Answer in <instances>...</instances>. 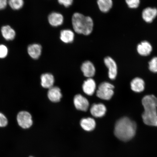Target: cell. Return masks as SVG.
Masks as SVG:
<instances>
[{"mask_svg":"<svg viewBox=\"0 0 157 157\" xmlns=\"http://www.w3.org/2000/svg\"><path fill=\"white\" fill-rule=\"evenodd\" d=\"M72 22L74 31L78 34L88 35L93 32L94 22L90 17L76 13L72 16Z\"/></svg>","mask_w":157,"mask_h":157,"instance_id":"3957f363","label":"cell"},{"mask_svg":"<svg viewBox=\"0 0 157 157\" xmlns=\"http://www.w3.org/2000/svg\"><path fill=\"white\" fill-rule=\"evenodd\" d=\"M59 3L63 5L64 7H70L73 3V0H58Z\"/></svg>","mask_w":157,"mask_h":157,"instance_id":"4316f807","label":"cell"},{"mask_svg":"<svg viewBox=\"0 0 157 157\" xmlns=\"http://www.w3.org/2000/svg\"><path fill=\"white\" fill-rule=\"evenodd\" d=\"M81 70L84 76L88 78L93 77L96 72L94 64L89 61H86L82 64Z\"/></svg>","mask_w":157,"mask_h":157,"instance_id":"8fae6325","label":"cell"},{"mask_svg":"<svg viewBox=\"0 0 157 157\" xmlns=\"http://www.w3.org/2000/svg\"><path fill=\"white\" fill-rule=\"evenodd\" d=\"M106 111V107L102 103L93 104L90 109L91 115L95 117H103L105 115Z\"/></svg>","mask_w":157,"mask_h":157,"instance_id":"30bf717a","label":"cell"},{"mask_svg":"<svg viewBox=\"0 0 157 157\" xmlns=\"http://www.w3.org/2000/svg\"><path fill=\"white\" fill-rule=\"evenodd\" d=\"M104 63L109 69V76L110 79H115L117 73V66L116 63L110 56H107L104 59Z\"/></svg>","mask_w":157,"mask_h":157,"instance_id":"8992f818","label":"cell"},{"mask_svg":"<svg viewBox=\"0 0 157 157\" xmlns=\"http://www.w3.org/2000/svg\"><path fill=\"white\" fill-rule=\"evenodd\" d=\"M137 126L136 123L128 117H123L116 123L114 134L118 139L123 141L131 140L136 133Z\"/></svg>","mask_w":157,"mask_h":157,"instance_id":"6da1fadb","label":"cell"},{"mask_svg":"<svg viewBox=\"0 0 157 157\" xmlns=\"http://www.w3.org/2000/svg\"><path fill=\"white\" fill-rule=\"evenodd\" d=\"M97 4L102 12L106 13L110 10L113 6L112 0H98Z\"/></svg>","mask_w":157,"mask_h":157,"instance_id":"44dd1931","label":"cell"},{"mask_svg":"<svg viewBox=\"0 0 157 157\" xmlns=\"http://www.w3.org/2000/svg\"><path fill=\"white\" fill-rule=\"evenodd\" d=\"M128 6L131 9H137L140 5V0H125Z\"/></svg>","mask_w":157,"mask_h":157,"instance_id":"d4e9b609","label":"cell"},{"mask_svg":"<svg viewBox=\"0 0 157 157\" xmlns=\"http://www.w3.org/2000/svg\"><path fill=\"white\" fill-rule=\"evenodd\" d=\"M41 85L43 87L50 88L53 87L54 82V78L52 74H44L41 76Z\"/></svg>","mask_w":157,"mask_h":157,"instance_id":"d6986e66","label":"cell"},{"mask_svg":"<svg viewBox=\"0 0 157 157\" xmlns=\"http://www.w3.org/2000/svg\"><path fill=\"white\" fill-rule=\"evenodd\" d=\"M42 48L38 44H33L29 45L27 48V52L29 56L34 59L39 58L42 53Z\"/></svg>","mask_w":157,"mask_h":157,"instance_id":"5bb4252c","label":"cell"},{"mask_svg":"<svg viewBox=\"0 0 157 157\" xmlns=\"http://www.w3.org/2000/svg\"><path fill=\"white\" fill-rule=\"evenodd\" d=\"M142 15L145 22L152 23L157 16V9L155 7H147L143 10Z\"/></svg>","mask_w":157,"mask_h":157,"instance_id":"ba28073f","label":"cell"},{"mask_svg":"<svg viewBox=\"0 0 157 157\" xmlns=\"http://www.w3.org/2000/svg\"><path fill=\"white\" fill-rule=\"evenodd\" d=\"M74 103L76 109L79 110L86 111L89 107V103L88 100L80 94L74 97Z\"/></svg>","mask_w":157,"mask_h":157,"instance_id":"52a82bcc","label":"cell"},{"mask_svg":"<svg viewBox=\"0 0 157 157\" xmlns=\"http://www.w3.org/2000/svg\"><path fill=\"white\" fill-rule=\"evenodd\" d=\"M8 49L5 45L0 44V59H4L8 54Z\"/></svg>","mask_w":157,"mask_h":157,"instance_id":"484cf974","label":"cell"},{"mask_svg":"<svg viewBox=\"0 0 157 157\" xmlns=\"http://www.w3.org/2000/svg\"><path fill=\"white\" fill-rule=\"evenodd\" d=\"M149 68L151 71L157 73V57H154L149 62Z\"/></svg>","mask_w":157,"mask_h":157,"instance_id":"cb8c5ba5","label":"cell"},{"mask_svg":"<svg viewBox=\"0 0 157 157\" xmlns=\"http://www.w3.org/2000/svg\"><path fill=\"white\" fill-rule=\"evenodd\" d=\"M9 124V120L4 113L0 112V128L6 127Z\"/></svg>","mask_w":157,"mask_h":157,"instance_id":"603a6c76","label":"cell"},{"mask_svg":"<svg viewBox=\"0 0 157 157\" xmlns=\"http://www.w3.org/2000/svg\"><path fill=\"white\" fill-rule=\"evenodd\" d=\"M74 36V32L70 29H64L60 33V40L65 44H70L73 42Z\"/></svg>","mask_w":157,"mask_h":157,"instance_id":"ffe728a7","label":"cell"},{"mask_svg":"<svg viewBox=\"0 0 157 157\" xmlns=\"http://www.w3.org/2000/svg\"><path fill=\"white\" fill-rule=\"evenodd\" d=\"M114 86L109 82H102L100 84L97 90V97L106 101L111 99L114 94Z\"/></svg>","mask_w":157,"mask_h":157,"instance_id":"277c9868","label":"cell"},{"mask_svg":"<svg viewBox=\"0 0 157 157\" xmlns=\"http://www.w3.org/2000/svg\"><path fill=\"white\" fill-rule=\"evenodd\" d=\"M48 21L50 24L54 27H58L63 23L64 17L61 13L56 12L51 13L48 17Z\"/></svg>","mask_w":157,"mask_h":157,"instance_id":"4fadbf2b","label":"cell"},{"mask_svg":"<svg viewBox=\"0 0 157 157\" xmlns=\"http://www.w3.org/2000/svg\"><path fill=\"white\" fill-rule=\"evenodd\" d=\"M131 87L133 91L136 93H141L144 90V82L140 78H135L131 82Z\"/></svg>","mask_w":157,"mask_h":157,"instance_id":"2e32d148","label":"cell"},{"mask_svg":"<svg viewBox=\"0 0 157 157\" xmlns=\"http://www.w3.org/2000/svg\"><path fill=\"white\" fill-rule=\"evenodd\" d=\"M82 88L84 93L87 95H93L95 93L96 88L95 80L91 78H88L84 82Z\"/></svg>","mask_w":157,"mask_h":157,"instance_id":"7c38bea8","label":"cell"},{"mask_svg":"<svg viewBox=\"0 0 157 157\" xmlns=\"http://www.w3.org/2000/svg\"><path fill=\"white\" fill-rule=\"evenodd\" d=\"M153 50L151 44L148 41H142L137 45V51L138 53L142 56H149Z\"/></svg>","mask_w":157,"mask_h":157,"instance_id":"9c48e42d","label":"cell"},{"mask_svg":"<svg viewBox=\"0 0 157 157\" xmlns=\"http://www.w3.org/2000/svg\"><path fill=\"white\" fill-rule=\"evenodd\" d=\"M82 128L87 131H92L95 129L96 122L94 119L91 117L82 119L80 122Z\"/></svg>","mask_w":157,"mask_h":157,"instance_id":"ac0fdd59","label":"cell"},{"mask_svg":"<svg viewBox=\"0 0 157 157\" xmlns=\"http://www.w3.org/2000/svg\"><path fill=\"white\" fill-rule=\"evenodd\" d=\"M48 97L50 101L54 102H58L60 101L62 97L60 88L57 87H52L49 88Z\"/></svg>","mask_w":157,"mask_h":157,"instance_id":"9a60e30c","label":"cell"},{"mask_svg":"<svg viewBox=\"0 0 157 157\" xmlns=\"http://www.w3.org/2000/svg\"><path fill=\"white\" fill-rule=\"evenodd\" d=\"M155 126L157 127V118L155 121Z\"/></svg>","mask_w":157,"mask_h":157,"instance_id":"f1b7e54d","label":"cell"},{"mask_svg":"<svg viewBox=\"0 0 157 157\" xmlns=\"http://www.w3.org/2000/svg\"><path fill=\"white\" fill-rule=\"evenodd\" d=\"M2 35L4 38L7 40H13L15 38V31L9 25H6L2 27Z\"/></svg>","mask_w":157,"mask_h":157,"instance_id":"e0dca14e","label":"cell"},{"mask_svg":"<svg viewBox=\"0 0 157 157\" xmlns=\"http://www.w3.org/2000/svg\"><path fill=\"white\" fill-rule=\"evenodd\" d=\"M8 4L12 9L17 10L22 8L24 5V0H8Z\"/></svg>","mask_w":157,"mask_h":157,"instance_id":"7402d4cb","label":"cell"},{"mask_svg":"<svg viewBox=\"0 0 157 157\" xmlns=\"http://www.w3.org/2000/svg\"><path fill=\"white\" fill-rule=\"evenodd\" d=\"M33 157V156H30V157Z\"/></svg>","mask_w":157,"mask_h":157,"instance_id":"f546056e","label":"cell"},{"mask_svg":"<svg viewBox=\"0 0 157 157\" xmlns=\"http://www.w3.org/2000/svg\"><path fill=\"white\" fill-rule=\"evenodd\" d=\"M8 0H0V10L6 8L8 4Z\"/></svg>","mask_w":157,"mask_h":157,"instance_id":"83f0119b","label":"cell"},{"mask_svg":"<svg viewBox=\"0 0 157 157\" xmlns=\"http://www.w3.org/2000/svg\"><path fill=\"white\" fill-rule=\"evenodd\" d=\"M142 103L144 112L142 117L145 124L155 126L157 118V98L154 95H147L143 97Z\"/></svg>","mask_w":157,"mask_h":157,"instance_id":"7a4b0ae2","label":"cell"},{"mask_svg":"<svg viewBox=\"0 0 157 157\" xmlns=\"http://www.w3.org/2000/svg\"><path fill=\"white\" fill-rule=\"evenodd\" d=\"M16 120L19 127L23 129H29L33 124L32 115L29 112L22 110L17 113Z\"/></svg>","mask_w":157,"mask_h":157,"instance_id":"5b68a950","label":"cell"}]
</instances>
